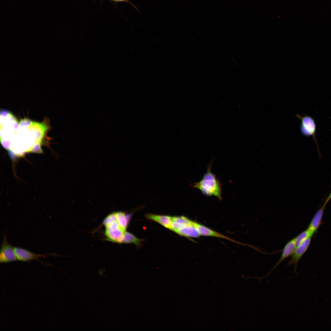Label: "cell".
<instances>
[{"label": "cell", "instance_id": "6da1fadb", "mask_svg": "<svg viewBox=\"0 0 331 331\" xmlns=\"http://www.w3.org/2000/svg\"><path fill=\"white\" fill-rule=\"evenodd\" d=\"M48 129L44 122L22 119L12 132L4 147L18 155L37 150L41 152V145Z\"/></svg>", "mask_w": 331, "mask_h": 331}, {"label": "cell", "instance_id": "7a4b0ae2", "mask_svg": "<svg viewBox=\"0 0 331 331\" xmlns=\"http://www.w3.org/2000/svg\"><path fill=\"white\" fill-rule=\"evenodd\" d=\"M213 161L208 165L207 170L202 179L195 182L193 187L200 190L204 195L215 196L221 200H222V186L223 185L211 171Z\"/></svg>", "mask_w": 331, "mask_h": 331}, {"label": "cell", "instance_id": "3957f363", "mask_svg": "<svg viewBox=\"0 0 331 331\" xmlns=\"http://www.w3.org/2000/svg\"><path fill=\"white\" fill-rule=\"evenodd\" d=\"M17 260L14 247L7 240L6 233L4 234L0 250V263H6Z\"/></svg>", "mask_w": 331, "mask_h": 331}, {"label": "cell", "instance_id": "277c9868", "mask_svg": "<svg viewBox=\"0 0 331 331\" xmlns=\"http://www.w3.org/2000/svg\"><path fill=\"white\" fill-rule=\"evenodd\" d=\"M14 249L17 260L24 262L37 260L42 263L46 264L39 260L38 258L41 257H45L49 256H57L55 253L46 254L35 253L25 249L19 247H14Z\"/></svg>", "mask_w": 331, "mask_h": 331}, {"label": "cell", "instance_id": "5b68a950", "mask_svg": "<svg viewBox=\"0 0 331 331\" xmlns=\"http://www.w3.org/2000/svg\"><path fill=\"white\" fill-rule=\"evenodd\" d=\"M311 238H309L303 241L296 247L294 252L291 256V259L288 262L287 265L294 264L295 266L293 273L290 278L291 277L295 272H296V268L298 263L308 249L310 244Z\"/></svg>", "mask_w": 331, "mask_h": 331}, {"label": "cell", "instance_id": "8992f818", "mask_svg": "<svg viewBox=\"0 0 331 331\" xmlns=\"http://www.w3.org/2000/svg\"><path fill=\"white\" fill-rule=\"evenodd\" d=\"M296 116L301 120L300 128L302 134L307 136L314 135L316 129V125L314 119L308 116L302 117L299 115H297Z\"/></svg>", "mask_w": 331, "mask_h": 331}, {"label": "cell", "instance_id": "52a82bcc", "mask_svg": "<svg viewBox=\"0 0 331 331\" xmlns=\"http://www.w3.org/2000/svg\"><path fill=\"white\" fill-rule=\"evenodd\" d=\"M193 224L200 235L222 238L238 244H241V243L238 242L227 236L223 235L196 222L193 221Z\"/></svg>", "mask_w": 331, "mask_h": 331}, {"label": "cell", "instance_id": "ba28073f", "mask_svg": "<svg viewBox=\"0 0 331 331\" xmlns=\"http://www.w3.org/2000/svg\"><path fill=\"white\" fill-rule=\"evenodd\" d=\"M296 248L295 241V238L288 241L285 245L282 252L281 257L275 265L272 270L267 275L263 277L259 278L261 280L264 277H268L272 271L275 269L276 267L283 261L287 258L291 256Z\"/></svg>", "mask_w": 331, "mask_h": 331}, {"label": "cell", "instance_id": "9c48e42d", "mask_svg": "<svg viewBox=\"0 0 331 331\" xmlns=\"http://www.w3.org/2000/svg\"><path fill=\"white\" fill-rule=\"evenodd\" d=\"M105 239L114 243H121L126 231L121 227L105 228Z\"/></svg>", "mask_w": 331, "mask_h": 331}, {"label": "cell", "instance_id": "30bf717a", "mask_svg": "<svg viewBox=\"0 0 331 331\" xmlns=\"http://www.w3.org/2000/svg\"><path fill=\"white\" fill-rule=\"evenodd\" d=\"M327 199L317 211L309 224L308 228L314 234L318 230L321 223V220L326 206L329 202Z\"/></svg>", "mask_w": 331, "mask_h": 331}, {"label": "cell", "instance_id": "8fae6325", "mask_svg": "<svg viewBox=\"0 0 331 331\" xmlns=\"http://www.w3.org/2000/svg\"><path fill=\"white\" fill-rule=\"evenodd\" d=\"M145 216L147 219L156 222L164 227L170 229L172 222V217L167 215H156L150 213L146 214Z\"/></svg>", "mask_w": 331, "mask_h": 331}, {"label": "cell", "instance_id": "7c38bea8", "mask_svg": "<svg viewBox=\"0 0 331 331\" xmlns=\"http://www.w3.org/2000/svg\"><path fill=\"white\" fill-rule=\"evenodd\" d=\"M177 233L181 236L188 238H196L200 236L193 224L183 227L179 230Z\"/></svg>", "mask_w": 331, "mask_h": 331}, {"label": "cell", "instance_id": "4fadbf2b", "mask_svg": "<svg viewBox=\"0 0 331 331\" xmlns=\"http://www.w3.org/2000/svg\"><path fill=\"white\" fill-rule=\"evenodd\" d=\"M116 213L117 221L120 226L123 230L126 231L129 223L131 214H126L124 212L121 211L116 212Z\"/></svg>", "mask_w": 331, "mask_h": 331}, {"label": "cell", "instance_id": "5bb4252c", "mask_svg": "<svg viewBox=\"0 0 331 331\" xmlns=\"http://www.w3.org/2000/svg\"><path fill=\"white\" fill-rule=\"evenodd\" d=\"M142 239L138 238L131 233L125 231L121 243H132L139 247L142 245Z\"/></svg>", "mask_w": 331, "mask_h": 331}, {"label": "cell", "instance_id": "9a60e30c", "mask_svg": "<svg viewBox=\"0 0 331 331\" xmlns=\"http://www.w3.org/2000/svg\"><path fill=\"white\" fill-rule=\"evenodd\" d=\"M314 234L308 228L306 230L300 233L295 238L296 247L304 240L309 238H312Z\"/></svg>", "mask_w": 331, "mask_h": 331}, {"label": "cell", "instance_id": "2e32d148", "mask_svg": "<svg viewBox=\"0 0 331 331\" xmlns=\"http://www.w3.org/2000/svg\"><path fill=\"white\" fill-rule=\"evenodd\" d=\"M116 2H128V0H111Z\"/></svg>", "mask_w": 331, "mask_h": 331}, {"label": "cell", "instance_id": "e0dca14e", "mask_svg": "<svg viewBox=\"0 0 331 331\" xmlns=\"http://www.w3.org/2000/svg\"><path fill=\"white\" fill-rule=\"evenodd\" d=\"M327 199L329 201L331 199V191L329 193L328 196L327 198Z\"/></svg>", "mask_w": 331, "mask_h": 331}]
</instances>
